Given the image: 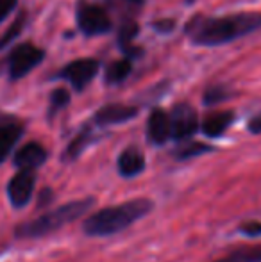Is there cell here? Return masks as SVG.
Returning a JSON list of instances; mask_svg holds the SVG:
<instances>
[{
  "label": "cell",
  "mask_w": 261,
  "mask_h": 262,
  "mask_svg": "<svg viewBox=\"0 0 261 262\" xmlns=\"http://www.w3.org/2000/svg\"><path fill=\"white\" fill-rule=\"evenodd\" d=\"M259 27L261 13H238L222 18H195L186 25V34L195 45L216 47L251 34Z\"/></svg>",
  "instance_id": "6da1fadb"
},
{
  "label": "cell",
  "mask_w": 261,
  "mask_h": 262,
  "mask_svg": "<svg viewBox=\"0 0 261 262\" xmlns=\"http://www.w3.org/2000/svg\"><path fill=\"white\" fill-rule=\"evenodd\" d=\"M152 209V202L139 198V200H131L122 205L115 207H106L98 212L91 214L84 221V232L88 235H113L116 232L126 230L134 221L145 216Z\"/></svg>",
  "instance_id": "7a4b0ae2"
},
{
  "label": "cell",
  "mask_w": 261,
  "mask_h": 262,
  "mask_svg": "<svg viewBox=\"0 0 261 262\" xmlns=\"http://www.w3.org/2000/svg\"><path fill=\"white\" fill-rule=\"evenodd\" d=\"M91 204H93L91 198H84V200H75V202H70V204H65L61 207L43 214L42 217H36V220L29 221V223L20 225L16 228V235H20V237H42V235H47L50 232L75 221L77 217L84 216L90 210Z\"/></svg>",
  "instance_id": "3957f363"
},
{
  "label": "cell",
  "mask_w": 261,
  "mask_h": 262,
  "mask_svg": "<svg viewBox=\"0 0 261 262\" xmlns=\"http://www.w3.org/2000/svg\"><path fill=\"white\" fill-rule=\"evenodd\" d=\"M45 57V52L31 43L16 47L9 55V75L11 79H22L36 68Z\"/></svg>",
  "instance_id": "277c9868"
},
{
  "label": "cell",
  "mask_w": 261,
  "mask_h": 262,
  "mask_svg": "<svg viewBox=\"0 0 261 262\" xmlns=\"http://www.w3.org/2000/svg\"><path fill=\"white\" fill-rule=\"evenodd\" d=\"M170 118V136L175 139H186L190 136L195 134L198 127V118L197 113L192 105L188 104H179L174 107Z\"/></svg>",
  "instance_id": "5b68a950"
},
{
  "label": "cell",
  "mask_w": 261,
  "mask_h": 262,
  "mask_svg": "<svg viewBox=\"0 0 261 262\" xmlns=\"http://www.w3.org/2000/svg\"><path fill=\"white\" fill-rule=\"evenodd\" d=\"M77 24L79 29L86 36L104 34L111 29V20L108 13L98 6H83L77 13Z\"/></svg>",
  "instance_id": "8992f818"
},
{
  "label": "cell",
  "mask_w": 261,
  "mask_h": 262,
  "mask_svg": "<svg viewBox=\"0 0 261 262\" xmlns=\"http://www.w3.org/2000/svg\"><path fill=\"white\" fill-rule=\"evenodd\" d=\"M98 72V61L95 59H77L63 68L61 77H65L75 90H84Z\"/></svg>",
  "instance_id": "52a82bcc"
},
{
  "label": "cell",
  "mask_w": 261,
  "mask_h": 262,
  "mask_svg": "<svg viewBox=\"0 0 261 262\" xmlns=\"http://www.w3.org/2000/svg\"><path fill=\"white\" fill-rule=\"evenodd\" d=\"M36 177L31 169H20L13 179L9 180L7 186V196H9L11 204L14 207H24L25 204H29L34 191Z\"/></svg>",
  "instance_id": "ba28073f"
},
{
  "label": "cell",
  "mask_w": 261,
  "mask_h": 262,
  "mask_svg": "<svg viewBox=\"0 0 261 262\" xmlns=\"http://www.w3.org/2000/svg\"><path fill=\"white\" fill-rule=\"evenodd\" d=\"M147 134L149 139L154 145H163L165 141H168L170 136V118L165 111L156 109L152 111L149 118V123H147Z\"/></svg>",
  "instance_id": "9c48e42d"
},
{
  "label": "cell",
  "mask_w": 261,
  "mask_h": 262,
  "mask_svg": "<svg viewBox=\"0 0 261 262\" xmlns=\"http://www.w3.org/2000/svg\"><path fill=\"white\" fill-rule=\"evenodd\" d=\"M136 114H138L136 107L111 104L98 109V113L95 114V121L98 125H116V123H124V121H129Z\"/></svg>",
  "instance_id": "30bf717a"
},
{
  "label": "cell",
  "mask_w": 261,
  "mask_h": 262,
  "mask_svg": "<svg viewBox=\"0 0 261 262\" xmlns=\"http://www.w3.org/2000/svg\"><path fill=\"white\" fill-rule=\"evenodd\" d=\"M47 159V152L38 143H27L24 148H20L14 156V164L20 169H34L42 166Z\"/></svg>",
  "instance_id": "8fae6325"
},
{
  "label": "cell",
  "mask_w": 261,
  "mask_h": 262,
  "mask_svg": "<svg viewBox=\"0 0 261 262\" xmlns=\"http://www.w3.org/2000/svg\"><path fill=\"white\" fill-rule=\"evenodd\" d=\"M24 134V127L16 121H0V162L4 161Z\"/></svg>",
  "instance_id": "7c38bea8"
},
{
  "label": "cell",
  "mask_w": 261,
  "mask_h": 262,
  "mask_svg": "<svg viewBox=\"0 0 261 262\" xmlns=\"http://www.w3.org/2000/svg\"><path fill=\"white\" fill-rule=\"evenodd\" d=\"M145 169V157L138 148H127L118 157V171L124 177H136Z\"/></svg>",
  "instance_id": "4fadbf2b"
},
{
  "label": "cell",
  "mask_w": 261,
  "mask_h": 262,
  "mask_svg": "<svg viewBox=\"0 0 261 262\" xmlns=\"http://www.w3.org/2000/svg\"><path fill=\"white\" fill-rule=\"evenodd\" d=\"M233 120H234V114L231 113V111H222V113L209 114L204 120V123H202V130H204V134L209 136V138H216V136L224 134V132L229 128Z\"/></svg>",
  "instance_id": "5bb4252c"
},
{
  "label": "cell",
  "mask_w": 261,
  "mask_h": 262,
  "mask_svg": "<svg viewBox=\"0 0 261 262\" xmlns=\"http://www.w3.org/2000/svg\"><path fill=\"white\" fill-rule=\"evenodd\" d=\"M131 70H132V66H131V62L127 61V59L115 61L108 68V75H106V79H108L109 84H118V82H122V80H126L127 77H129Z\"/></svg>",
  "instance_id": "9a60e30c"
},
{
  "label": "cell",
  "mask_w": 261,
  "mask_h": 262,
  "mask_svg": "<svg viewBox=\"0 0 261 262\" xmlns=\"http://www.w3.org/2000/svg\"><path fill=\"white\" fill-rule=\"evenodd\" d=\"M226 98H229V91L222 86H215V88H209L204 93V104L213 105V104H218V102L226 100Z\"/></svg>",
  "instance_id": "2e32d148"
},
{
  "label": "cell",
  "mask_w": 261,
  "mask_h": 262,
  "mask_svg": "<svg viewBox=\"0 0 261 262\" xmlns=\"http://www.w3.org/2000/svg\"><path fill=\"white\" fill-rule=\"evenodd\" d=\"M209 146L202 145V143H192V145H186L183 150H179L177 152V157L179 159H188V157H195L198 154H204L208 152Z\"/></svg>",
  "instance_id": "e0dca14e"
},
{
  "label": "cell",
  "mask_w": 261,
  "mask_h": 262,
  "mask_svg": "<svg viewBox=\"0 0 261 262\" xmlns=\"http://www.w3.org/2000/svg\"><path fill=\"white\" fill-rule=\"evenodd\" d=\"M68 102H70L68 91H66V90H56V91H52V97H50V104H52V105H50V109H52V113H54V111L65 107Z\"/></svg>",
  "instance_id": "ac0fdd59"
},
{
  "label": "cell",
  "mask_w": 261,
  "mask_h": 262,
  "mask_svg": "<svg viewBox=\"0 0 261 262\" xmlns=\"http://www.w3.org/2000/svg\"><path fill=\"white\" fill-rule=\"evenodd\" d=\"M138 34V25L136 24H127L120 31V45L127 47V43H131L134 39V36Z\"/></svg>",
  "instance_id": "d6986e66"
},
{
  "label": "cell",
  "mask_w": 261,
  "mask_h": 262,
  "mask_svg": "<svg viewBox=\"0 0 261 262\" xmlns=\"http://www.w3.org/2000/svg\"><path fill=\"white\" fill-rule=\"evenodd\" d=\"M240 255L245 262H261V246H258V248L240 250Z\"/></svg>",
  "instance_id": "ffe728a7"
},
{
  "label": "cell",
  "mask_w": 261,
  "mask_h": 262,
  "mask_svg": "<svg viewBox=\"0 0 261 262\" xmlns=\"http://www.w3.org/2000/svg\"><path fill=\"white\" fill-rule=\"evenodd\" d=\"M16 2L18 0H0V24H2L11 14V11L16 7Z\"/></svg>",
  "instance_id": "44dd1931"
},
{
  "label": "cell",
  "mask_w": 261,
  "mask_h": 262,
  "mask_svg": "<svg viewBox=\"0 0 261 262\" xmlns=\"http://www.w3.org/2000/svg\"><path fill=\"white\" fill-rule=\"evenodd\" d=\"M242 232L244 234H247V235H259L261 234V223H247V225H244L242 227Z\"/></svg>",
  "instance_id": "7402d4cb"
},
{
  "label": "cell",
  "mask_w": 261,
  "mask_h": 262,
  "mask_svg": "<svg viewBox=\"0 0 261 262\" xmlns=\"http://www.w3.org/2000/svg\"><path fill=\"white\" fill-rule=\"evenodd\" d=\"M249 130H251L252 134H261V113L256 114V116L249 121Z\"/></svg>",
  "instance_id": "603a6c76"
},
{
  "label": "cell",
  "mask_w": 261,
  "mask_h": 262,
  "mask_svg": "<svg viewBox=\"0 0 261 262\" xmlns=\"http://www.w3.org/2000/svg\"><path fill=\"white\" fill-rule=\"evenodd\" d=\"M154 27L157 29V31L159 32H168V31H172V29H174V21L172 20H167V21H156V24H154Z\"/></svg>",
  "instance_id": "cb8c5ba5"
},
{
  "label": "cell",
  "mask_w": 261,
  "mask_h": 262,
  "mask_svg": "<svg viewBox=\"0 0 261 262\" xmlns=\"http://www.w3.org/2000/svg\"><path fill=\"white\" fill-rule=\"evenodd\" d=\"M216 262H245V260L242 259L240 252H234V253H231V255L224 257V259H220V260H216Z\"/></svg>",
  "instance_id": "d4e9b609"
},
{
  "label": "cell",
  "mask_w": 261,
  "mask_h": 262,
  "mask_svg": "<svg viewBox=\"0 0 261 262\" xmlns=\"http://www.w3.org/2000/svg\"><path fill=\"white\" fill-rule=\"evenodd\" d=\"M129 2H134V4H142L143 0H129Z\"/></svg>",
  "instance_id": "484cf974"
}]
</instances>
